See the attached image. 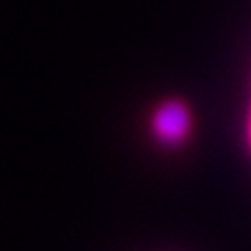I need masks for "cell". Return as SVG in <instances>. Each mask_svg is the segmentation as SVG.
Instances as JSON below:
<instances>
[{
    "instance_id": "6da1fadb",
    "label": "cell",
    "mask_w": 251,
    "mask_h": 251,
    "mask_svg": "<svg viewBox=\"0 0 251 251\" xmlns=\"http://www.w3.org/2000/svg\"><path fill=\"white\" fill-rule=\"evenodd\" d=\"M191 130V115L180 100H168L153 115V132L166 145H178Z\"/></svg>"
},
{
    "instance_id": "7a4b0ae2",
    "label": "cell",
    "mask_w": 251,
    "mask_h": 251,
    "mask_svg": "<svg viewBox=\"0 0 251 251\" xmlns=\"http://www.w3.org/2000/svg\"><path fill=\"white\" fill-rule=\"evenodd\" d=\"M249 143H251V115H249Z\"/></svg>"
}]
</instances>
